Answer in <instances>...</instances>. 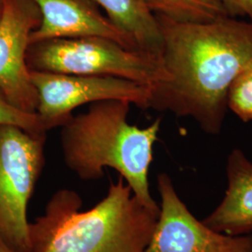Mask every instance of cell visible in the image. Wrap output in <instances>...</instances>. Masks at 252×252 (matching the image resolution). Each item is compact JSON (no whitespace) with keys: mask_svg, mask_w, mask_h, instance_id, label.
<instances>
[{"mask_svg":"<svg viewBox=\"0 0 252 252\" xmlns=\"http://www.w3.org/2000/svg\"><path fill=\"white\" fill-rule=\"evenodd\" d=\"M1 12H2V1L0 0V18H1Z\"/></svg>","mask_w":252,"mask_h":252,"instance_id":"17","label":"cell"},{"mask_svg":"<svg viewBox=\"0 0 252 252\" xmlns=\"http://www.w3.org/2000/svg\"><path fill=\"white\" fill-rule=\"evenodd\" d=\"M227 106L247 123L252 120V63L245 67L232 81L227 95Z\"/></svg>","mask_w":252,"mask_h":252,"instance_id":"13","label":"cell"},{"mask_svg":"<svg viewBox=\"0 0 252 252\" xmlns=\"http://www.w3.org/2000/svg\"><path fill=\"white\" fill-rule=\"evenodd\" d=\"M157 189L160 211L145 252H252V234L220 233L198 220L166 173L158 175Z\"/></svg>","mask_w":252,"mask_h":252,"instance_id":"7","label":"cell"},{"mask_svg":"<svg viewBox=\"0 0 252 252\" xmlns=\"http://www.w3.org/2000/svg\"><path fill=\"white\" fill-rule=\"evenodd\" d=\"M130 37L135 50L160 58L162 39L155 15L144 0H93Z\"/></svg>","mask_w":252,"mask_h":252,"instance_id":"11","label":"cell"},{"mask_svg":"<svg viewBox=\"0 0 252 252\" xmlns=\"http://www.w3.org/2000/svg\"><path fill=\"white\" fill-rule=\"evenodd\" d=\"M27 63L30 71L117 77L151 89L164 79L160 58L99 36L31 43L27 49Z\"/></svg>","mask_w":252,"mask_h":252,"instance_id":"4","label":"cell"},{"mask_svg":"<svg viewBox=\"0 0 252 252\" xmlns=\"http://www.w3.org/2000/svg\"><path fill=\"white\" fill-rule=\"evenodd\" d=\"M81 207L77 191H55L44 213L30 222V252H145L158 215L135 198L121 177L110 181L96 205Z\"/></svg>","mask_w":252,"mask_h":252,"instance_id":"2","label":"cell"},{"mask_svg":"<svg viewBox=\"0 0 252 252\" xmlns=\"http://www.w3.org/2000/svg\"><path fill=\"white\" fill-rule=\"evenodd\" d=\"M33 1L40 11L41 20L39 26L30 34V44L54 38L99 36L136 51L130 37L108 18L93 0Z\"/></svg>","mask_w":252,"mask_h":252,"instance_id":"9","label":"cell"},{"mask_svg":"<svg viewBox=\"0 0 252 252\" xmlns=\"http://www.w3.org/2000/svg\"><path fill=\"white\" fill-rule=\"evenodd\" d=\"M154 15H161L178 23L204 24L228 17L217 0H144Z\"/></svg>","mask_w":252,"mask_h":252,"instance_id":"12","label":"cell"},{"mask_svg":"<svg viewBox=\"0 0 252 252\" xmlns=\"http://www.w3.org/2000/svg\"><path fill=\"white\" fill-rule=\"evenodd\" d=\"M230 17H248L252 21V0H217Z\"/></svg>","mask_w":252,"mask_h":252,"instance_id":"15","label":"cell"},{"mask_svg":"<svg viewBox=\"0 0 252 252\" xmlns=\"http://www.w3.org/2000/svg\"><path fill=\"white\" fill-rule=\"evenodd\" d=\"M47 134L0 125V234L30 252L28 205L45 165Z\"/></svg>","mask_w":252,"mask_h":252,"instance_id":"5","label":"cell"},{"mask_svg":"<svg viewBox=\"0 0 252 252\" xmlns=\"http://www.w3.org/2000/svg\"><path fill=\"white\" fill-rule=\"evenodd\" d=\"M155 17L162 34L164 79L151 89L150 108L193 118L207 134H219L229 87L252 63V21L228 16L187 24Z\"/></svg>","mask_w":252,"mask_h":252,"instance_id":"1","label":"cell"},{"mask_svg":"<svg viewBox=\"0 0 252 252\" xmlns=\"http://www.w3.org/2000/svg\"><path fill=\"white\" fill-rule=\"evenodd\" d=\"M227 189L219 206L203 220L211 229L232 235L252 234V162L239 150L228 156Z\"/></svg>","mask_w":252,"mask_h":252,"instance_id":"10","label":"cell"},{"mask_svg":"<svg viewBox=\"0 0 252 252\" xmlns=\"http://www.w3.org/2000/svg\"><path fill=\"white\" fill-rule=\"evenodd\" d=\"M0 252H21L11 246L0 234Z\"/></svg>","mask_w":252,"mask_h":252,"instance_id":"16","label":"cell"},{"mask_svg":"<svg viewBox=\"0 0 252 252\" xmlns=\"http://www.w3.org/2000/svg\"><path fill=\"white\" fill-rule=\"evenodd\" d=\"M0 125L19 126L29 132L47 134L36 113H28L14 107L0 90Z\"/></svg>","mask_w":252,"mask_h":252,"instance_id":"14","label":"cell"},{"mask_svg":"<svg viewBox=\"0 0 252 252\" xmlns=\"http://www.w3.org/2000/svg\"><path fill=\"white\" fill-rule=\"evenodd\" d=\"M131 103L105 100L91 104L61 126L60 143L63 162L82 180L104 177L106 168L117 171L134 196L159 215L149 183L153 146L158 139L161 119L139 128L128 123Z\"/></svg>","mask_w":252,"mask_h":252,"instance_id":"3","label":"cell"},{"mask_svg":"<svg viewBox=\"0 0 252 252\" xmlns=\"http://www.w3.org/2000/svg\"><path fill=\"white\" fill-rule=\"evenodd\" d=\"M0 90L16 108L36 113L37 94L27 63L30 34L41 15L33 0H1Z\"/></svg>","mask_w":252,"mask_h":252,"instance_id":"8","label":"cell"},{"mask_svg":"<svg viewBox=\"0 0 252 252\" xmlns=\"http://www.w3.org/2000/svg\"><path fill=\"white\" fill-rule=\"evenodd\" d=\"M37 94L36 115L46 131L61 127L85 104L125 100L141 109L150 108L151 88L126 79L31 71Z\"/></svg>","mask_w":252,"mask_h":252,"instance_id":"6","label":"cell"}]
</instances>
